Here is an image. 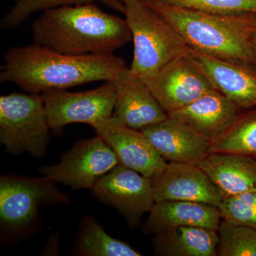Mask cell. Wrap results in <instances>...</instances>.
<instances>
[{"mask_svg": "<svg viewBox=\"0 0 256 256\" xmlns=\"http://www.w3.org/2000/svg\"><path fill=\"white\" fill-rule=\"evenodd\" d=\"M76 255L84 256H140L128 244L106 233L92 218L84 220L74 246Z\"/></svg>", "mask_w": 256, "mask_h": 256, "instance_id": "cell-20", "label": "cell"}, {"mask_svg": "<svg viewBox=\"0 0 256 256\" xmlns=\"http://www.w3.org/2000/svg\"><path fill=\"white\" fill-rule=\"evenodd\" d=\"M118 1H120V2H121L124 3V0H118Z\"/></svg>", "mask_w": 256, "mask_h": 256, "instance_id": "cell-27", "label": "cell"}, {"mask_svg": "<svg viewBox=\"0 0 256 256\" xmlns=\"http://www.w3.org/2000/svg\"><path fill=\"white\" fill-rule=\"evenodd\" d=\"M118 164L112 148L97 134L79 141L62 154L58 164L42 166L40 172L45 178L72 190H92L99 178Z\"/></svg>", "mask_w": 256, "mask_h": 256, "instance_id": "cell-7", "label": "cell"}, {"mask_svg": "<svg viewBox=\"0 0 256 256\" xmlns=\"http://www.w3.org/2000/svg\"><path fill=\"white\" fill-rule=\"evenodd\" d=\"M50 129L41 94L15 92L0 97V142L10 154L46 156Z\"/></svg>", "mask_w": 256, "mask_h": 256, "instance_id": "cell-5", "label": "cell"}, {"mask_svg": "<svg viewBox=\"0 0 256 256\" xmlns=\"http://www.w3.org/2000/svg\"><path fill=\"white\" fill-rule=\"evenodd\" d=\"M140 130L166 162L198 164L210 154L212 141L176 118L168 116Z\"/></svg>", "mask_w": 256, "mask_h": 256, "instance_id": "cell-15", "label": "cell"}, {"mask_svg": "<svg viewBox=\"0 0 256 256\" xmlns=\"http://www.w3.org/2000/svg\"><path fill=\"white\" fill-rule=\"evenodd\" d=\"M223 198L256 188V159L232 153H210L198 163Z\"/></svg>", "mask_w": 256, "mask_h": 256, "instance_id": "cell-18", "label": "cell"}, {"mask_svg": "<svg viewBox=\"0 0 256 256\" xmlns=\"http://www.w3.org/2000/svg\"><path fill=\"white\" fill-rule=\"evenodd\" d=\"M218 208L222 220L256 229V188L224 198Z\"/></svg>", "mask_w": 256, "mask_h": 256, "instance_id": "cell-24", "label": "cell"}, {"mask_svg": "<svg viewBox=\"0 0 256 256\" xmlns=\"http://www.w3.org/2000/svg\"><path fill=\"white\" fill-rule=\"evenodd\" d=\"M94 2H99L121 12L124 10V3L118 0H16L14 6L2 18L0 28L4 31L18 28L37 12Z\"/></svg>", "mask_w": 256, "mask_h": 256, "instance_id": "cell-22", "label": "cell"}, {"mask_svg": "<svg viewBox=\"0 0 256 256\" xmlns=\"http://www.w3.org/2000/svg\"><path fill=\"white\" fill-rule=\"evenodd\" d=\"M210 153H232L256 159V108L240 112L225 132L212 140Z\"/></svg>", "mask_w": 256, "mask_h": 256, "instance_id": "cell-21", "label": "cell"}, {"mask_svg": "<svg viewBox=\"0 0 256 256\" xmlns=\"http://www.w3.org/2000/svg\"><path fill=\"white\" fill-rule=\"evenodd\" d=\"M240 110L232 101L214 88L168 116L183 121L212 141L233 124Z\"/></svg>", "mask_w": 256, "mask_h": 256, "instance_id": "cell-16", "label": "cell"}, {"mask_svg": "<svg viewBox=\"0 0 256 256\" xmlns=\"http://www.w3.org/2000/svg\"><path fill=\"white\" fill-rule=\"evenodd\" d=\"M92 127L112 148L120 164L150 178L159 174L166 165L164 158L140 130L128 127L114 116Z\"/></svg>", "mask_w": 256, "mask_h": 256, "instance_id": "cell-11", "label": "cell"}, {"mask_svg": "<svg viewBox=\"0 0 256 256\" xmlns=\"http://www.w3.org/2000/svg\"><path fill=\"white\" fill-rule=\"evenodd\" d=\"M218 240V230L176 226L154 234L152 245L159 256H217Z\"/></svg>", "mask_w": 256, "mask_h": 256, "instance_id": "cell-19", "label": "cell"}, {"mask_svg": "<svg viewBox=\"0 0 256 256\" xmlns=\"http://www.w3.org/2000/svg\"><path fill=\"white\" fill-rule=\"evenodd\" d=\"M116 100L112 116L136 130L159 124L168 118L150 89L129 68L121 70L112 80Z\"/></svg>", "mask_w": 256, "mask_h": 256, "instance_id": "cell-14", "label": "cell"}, {"mask_svg": "<svg viewBox=\"0 0 256 256\" xmlns=\"http://www.w3.org/2000/svg\"><path fill=\"white\" fill-rule=\"evenodd\" d=\"M124 15L133 42L130 70L143 80L166 64L188 54L190 47L174 28L142 0H124Z\"/></svg>", "mask_w": 256, "mask_h": 256, "instance_id": "cell-4", "label": "cell"}, {"mask_svg": "<svg viewBox=\"0 0 256 256\" xmlns=\"http://www.w3.org/2000/svg\"><path fill=\"white\" fill-rule=\"evenodd\" d=\"M188 56L214 88L240 110L256 108V72L252 66L220 60L190 48Z\"/></svg>", "mask_w": 256, "mask_h": 256, "instance_id": "cell-13", "label": "cell"}, {"mask_svg": "<svg viewBox=\"0 0 256 256\" xmlns=\"http://www.w3.org/2000/svg\"><path fill=\"white\" fill-rule=\"evenodd\" d=\"M92 190L99 201L116 208L132 228L156 203L151 178L120 164L99 178Z\"/></svg>", "mask_w": 256, "mask_h": 256, "instance_id": "cell-9", "label": "cell"}, {"mask_svg": "<svg viewBox=\"0 0 256 256\" xmlns=\"http://www.w3.org/2000/svg\"><path fill=\"white\" fill-rule=\"evenodd\" d=\"M250 42L252 53H254L256 62V22L255 24H254V28H252V34H250Z\"/></svg>", "mask_w": 256, "mask_h": 256, "instance_id": "cell-26", "label": "cell"}, {"mask_svg": "<svg viewBox=\"0 0 256 256\" xmlns=\"http://www.w3.org/2000/svg\"><path fill=\"white\" fill-rule=\"evenodd\" d=\"M54 182L45 178L4 175L0 178V220L5 228L20 229L36 218L40 207L68 204Z\"/></svg>", "mask_w": 256, "mask_h": 256, "instance_id": "cell-6", "label": "cell"}, {"mask_svg": "<svg viewBox=\"0 0 256 256\" xmlns=\"http://www.w3.org/2000/svg\"><path fill=\"white\" fill-rule=\"evenodd\" d=\"M34 43L70 55L110 54L132 40L126 20L94 2L45 10L32 24Z\"/></svg>", "mask_w": 256, "mask_h": 256, "instance_id": "cell-2", "label": "cell"}, {"mask_svg": "<svg viewBox=\"0 0 256 256\" xmlns=\"http://www.w3.org/2000/svg\"><path fill=\"white\" fill-rule=\"evenodd\" d=\"M178 32L190 48L216 58L256 66L250 38L256 14H210L165 2L142 0Z\"/></svg>", "mask_w": 256, "mask_h": 256, "instance_id": "cell-3", "label": "cell"}, {"mask_svg": "<svg viewBox=\"0 0 256 256\" xmlns=\"http://www.w3.org/2000/svg\"><path fill=\"white\" fill-rule=\"evenodd\" d=\"M156 202L188 201L218 207L223 196L210 176L197 164L166 162L151 178Z\"/></svg>", "mask_w": 256, "mask_h": 256, "instance_id": "cell-12", "label": "cell"}, {"mask_svg": "<svg viewBox=\"0 0 256 256\" xmlns=\"http://www.w3.org/2000/svg\"><path fill=\"white\" fill-rule=\"evenodd\" d=\"M126 68L114 54L70 55L33 44L8 48L0 82H12L30 94L66 90L97 82H110Z\"/></svg>", "mask_w": 256, "mask_h": 256, "instance_id": "cell-1", "label": "cell"}, {"mask_svg": "<svg viewBox=\"0 0 256 256\" xmlns=\"http://www.w3.org/2000/svg\"><path fill=\"white\" fill-rule=\"evenodd\" d=\"M50 129L84 124L92 126L114 114L116 94L114 82H105L92 90L68 92L50 90L41 94Z\"/></svg>", "mask_w": 256, "mask_h": 256, "instance_id": "cell-8", "label": "cell"}, {"mask_svg": "<svg viewBox=\"0 0 256 256\" xmlns=\"http://www.w3.org/2000/svg\"><path fill=\"white\" fill-rule=\"evenodd\" d=\"M144 82L168 114L214 88L188 54L172 60Z\"/></svg>", "mask_w": 256, "mask_h": 256, "instance_id": "cell-10", "label": "cell"}, {"mask_svg": "<svg viewBox=\"0 0 256 256\" xmlns=\"http://www.w3.org/2000/svg\"><path fill=\"white\" fill-rule=\"evenodd\" d=\"M222 218L218 207L200 202H156L149 212L143 230L146 234L159 233L176 226H196L218 230Z\"/></svg>", "mask_w": 256, "mask_h": 256, "instance_id": "cell-17", "label": "cell"}, {"mask_svg": "<svg viewBox=\"0 0 256 256\" xmlns=\"http://www.w3.org/2000/svg\"><path fill=\"white\" fill-rule=\"evenodd\" d=\"M217 256H256V229L222 220Z\"/></svg>", "mask_w": 256, "mask_h": 256, "instance_id": "cell-23", "label": "cell"}, {"mask_svg": "<svg viewBox=\"0 0 256 256\" xmlns=\"http://www.w3.org/2000/svg\"><path fill=\"white\" fill-rule=\"evenodd\" d=\"M169 4L210 14H256V0H162Z\"/></svg>", "mask_w": 256, "mask_h": 256, "instance_id": "cell-25", "label": "cell"}]
</instances>
